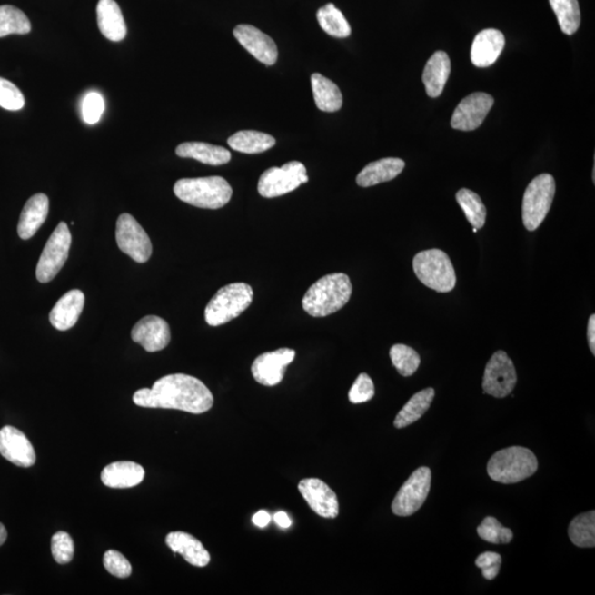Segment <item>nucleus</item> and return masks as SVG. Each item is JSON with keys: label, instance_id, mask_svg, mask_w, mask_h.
I'll return each instance as SVG.
<instances>
[{"label": "nucleus", "instance_id": "nucleus-1", "mask_svg": "<svg viewBox=\"0 0 595 595\" xmlns=\"http://www.w3.org/2000/svg\"><path fill=\"white\" fill-rule=\"evenodd\" d=\"M133 401L139 407L178 410L194 415L209 412L214 403L204 382L185 374L164 376L152 388L134 392Z\"/></svg>", "mask_w": 595, "mask_h": 595}, {"label": "nucleus", "instance_id": "nucleus-2", "mask_svg": "<svg viewBox=\"0 0 595 595\" xmlns=\"http://www.w3.org/2000/svg\"><path fill=\"white\" fill-rule=\"evenodd\" d=\"M353 287L348 275L343 273H330L308 289L302 299V308L312 317H328L350 302Z\"/></svg>", "mask_w": 595, "mask_h": 595}, {"label": "nucleus", "instance_id": "nucleus-3", "mask_svg": "<svg viewBox=\"0 0 595 595\" xmlns=\"http://www.w3.org/2000/svg\"><path fill=\"white\" fill-rule=\"evenodd\" d=\"M174 193L178 199L196 208L217 210L229 203L233 190L224 178L214 175L178 180Z\"/></svg>", "mask_w": 595, "mask_h": 595}, {"label": "nucleus", "instance_id": "nucleus-4", "mask_svg": "<svg viewBox=\"0 0 595 595\" xmlns=\"http://www.w3.org/2000/svg\"><path fill=\"white\" fill-rule=\"evenodd\" d=\"M538 469L536 455L530 449L511 447L500 450L488 463L491 480L501 484H515L534 475Z\"/></svg>", "mask_w": 595, "mask_h": 595}, {"label": "nucleus", "instance_id": "nucleus-5", "mask_svg": "<svg viewBox=\"0 0 595 595\" xmlns=\"http://www.w3.org/2000/svg\"><path fill=\"white\" fill-rule=\"evenodd\" d=\"M253 292L250 284L234 283L221 288L206 305L204 317L211 327H220L240 315L250 307Z\"/></svg>", "mask_w": 595, "mask_h": 595}, {"label": "nucleus", "instance_id": "nucleus-6", "mask_svg": "<svg viewBox=\"0 0 595 595\" xmlns=\"http://www.w3.org/2000/svg\"><path fill=\"white\" fill-rule=\"evenodd\" d=\"M412 267L419 281L434 292L450 293L457 284L451 261L446 253L437 248L418 253Z\"/></svg>", "mask_w": 595, "mask_h": 595}, {"label": "nucleus", "instance_id": "nucleus-7", "mask_svg": "<svg viewBox=\"0 0 595 595\" xmlns=\"http://www.w3.org/2000/svg\"><path fill=\"white\" fill-rule=\"evenodd\" d=\"M556 194V181L550 174L531 181L522 199V223L526 230L536 231L550 213Z\"/></svg>", "mask_w": 595, "mask_h": 595}, {"label": "nucleus", "instance_id": "nucleus-8", "mask_svg": "<svg viewBox=\"0 0 595 595\" xmlns=\"http://www.w3.org/2000/svg\"><path fill=\"white\" fill-rule=\"evenodd\" d=\"M307 169L303 164L291 162L283 167L266 170L258 181V193L263 198L273 199L282 196L308 183Z\"/></svg>", "mask_w": 595, "mask_h": 595}, {"label": "nucleus", "instance_id": "nucleus-9", "mask_svg": "<svg viewBox=\"0 0 595 595\" xmlns=\"http://www.w3.org/2000/svg\"><path fill=\"white\" fill-rule=\"evenodd\" d=\"M72 236L69 226L64 222H61L55 227L41 253L37 272H35L40 283H50L58 275L69 257Z\"/></svg>", "mask_w": 595, "mask_h": 595}, {"label": "nucleus", "instance_id": "nucleus-10", "mask_svg": "<svg viewBox=\"0 0 595 595\" xmlns=\"http://www.w3.org/2000/svg\"><path fill=\"white\" fill-rule=\"evenodd\" d=\"M431 486V469L427 467L417 469L398 491L392 504V513L402 517L415 514L426 501Z\"/></svg>", "mask_w": 595, "mask_h": 595}, {"label": "nucleus", "instance_id": "nucleus-11", "mask_svg": "<svg viewBox=\"0 0 595 595\" xmlns=\"http://www.w3.org/2000/svg\"><path fill=\"white\" fill-rule=\"evenodd\" d=\"M116 241L119 250L125 253L134 262H148L153 253V244L147 233L131 214L124 213L118 217Z\"/></svg>", "mask_w": 595, "mask_h": 595}, {"label": "nucleus", "instance_id": "nucleus-12", "mask_svg": "<svg viewBox=\"0 0 595 595\" xmlns=\"http://www.w3.org/2000/svg\"><path fill=\"white\" fill-rule=\"evenodd\" d=\"M516 382L517 372L513 361L505 351L496 352L485 367L483 392L496 398H505L511 394Z\"/></svg>", "mask_w": 595, "mask_h": 595}, {"label": "nucleus", "instance_id": "nucleus-13", "mask_svg": "<svg viewBox=\"0 0 595 595\" xmlns=\"http://www.w3.org/2000/svg\"><path fill=\"white\" fill-rule=\"evenodd\" d=\"M494 105V98L486 93L476 92L463 98L455 108L451 118V126L458 131H475L482 125L491 108Z\"/></svg>", "mask_w": 595, "mask_h": 595}, {"label": "nucleus", "instance_id": "nucleus-14", "mask_svg": "<svg viewBox=\"0 0 595 595\" xmlns=\"http://www.w3.org/2000/svg\"><path fill=\"white\" fill-rule=\"evenodd\" d=\"M294 357L296 352L292 349H279L258 356L252 365L253 379L263 386L278 385Z\"/></svg>", "mask_w": 595, "mask_h": 595}, {"label": "nucleus", "instance_id": "nucleus-15", "mask_svg": "<svg viewBox=\"0 0 595 595\" xmlns=\"http://www.w3.org/2000/svg\"><path fill=\"white\" fill-rule=\"evenodd\" d=\"M300 493L315 514L324 519H336L339 515V501L336 494L322 480L310 478L300 481Z\"/></svg>", "mask_w": 595, "mask_h": 595}, {"label": "nucleus", "instance_id": "nucleus-16", "mask_svg": "<svg viewBox=\"0 0 595 595\" xmlns=\"http://www.w3.org/2000/svg\"><path fill=\"white\" fill-rule=\"evenodd\" d=\"M234 37L253 58L268 66L276 64L278 49L269 35L251 25H238L234 29Z\"/></svg>", "mask_w": 595, "mask_h": 595}, {"label": "nucleus", "instance_id": "nucleus-17", "mask_svg": "<svg viewBox=\"0 0 595 595\" xmlns=\"http://www.w3.org/2000/svg\"><path fill=\"white\" fill-rule=\"evenodd\" d=\"M0 454L20 468L33 467L37 459L29 439L13 426L0 429Z\"/></svg>", "mask_w": 595, "mask_h": 595}, {"label": "nucleus", "instance_id": "nucleus-18", "mask_svg": "<svg viewBox=\"0 0 595 595\" xmlns=\"http://www.w3.org/2000/svg\"><path fill=\"white\" fill-rule=\"evenodd\" d=\"M134 342L141 344L144 350L154 353L167 348L172 340L167 321L157 315H147L139 320L132 330Z\"/></svg>", "mask_w": 595, "mask_h": 595}, {"label": "nucleus", "instance_id": "nucleus-19", "mask_svg": "<svg viewBox=\"0 0 595 595\" xmlns=\"http://www.w3.org/2000/svg\"><path fill=\"white\" fill-rule=\"evenodd\" d=\"M505 46L503 33L498 29H484L474 38L471 61L475 66L489 67L500 58Z\"/></svg>", "mask_w": 595, "mask_h": 595}, {"label": "nucleus", "instance_id": "nucleus-20", "mask_svg": "<svg viewBox=\"0 0 595 595\" xmlns=\"http://www.w3.org/2000/svg\"><path fill=\"white\" fill-rule=\"evenodd\" d=\"M85 296L79 289L66 293L50 312V322L56 330L74 328L84 309Z\"/></svg>", "mask_w": 595, "mask_h": 595}, {"label": "nucleus", "instance_id": "nucleus-21", "mask_svg": "<svg viewBox=\"0 0 595 595\" xmlns=\"http://www.w3.org/2000/svg\"><path fill=\"white\" fill-rule=\"evenodd\" d=\"M165 543L174 552L180 553L190 565L203 568L208 566L211 561L210 553L202 545V542L186 532H170L165 537Z\"/></svg>", "mask_w": 595, "mask_h": 595}, {"label": "nucleus", "instance_id": "nucleus-22", "mask_svg": "<svg viewBox=\"0 0 595 595\" xmlns=\"http://www.w3.org/2000/svg\"><path fill=\"white\" fill-rule=\"evenodd\" d=\"M96 13L98 28L106 39L114 43L125 39L127 35L125 19L115 0H100Z\"/></svg>", "mask_w": 595, "mask_h": 595}, {"label": "nucleus", "instance_id": "nucleus-23", "mask_svg": "<svg viewBox=\"0 0 595 595\" xmlns=\"http://www.w3.org/2000/svg\"><path fill=\"white\" fill-rule=\"evenodd\" d=\"M49 199L44 193L35 194L25 203L20 214L18 235L22 240H29L45 223L49 214Z\"/></svg>", "mask_w": 595, "mask_h": 595}, {"label": "nucleus", "instance_id": "nucleus-24", "mask_svg": "<svg viewBox=\"0 0 595 595\" xmlns=\"http://www.w3.org/2000/svg\"><path fill=\"white\" fill-rule=\"evenodd\" d=\"M101 479L108 488H134L143 482L144 470L142 465L131 461L114 462L102 471Z\"/></svg>", "mask_w": 595, "mask_h": 595}, {"label": "nucleus", "instance_id": "nucleus-25", "mask_svg": "<svg viewBox=\"0 0 595 595\" xmlns=\"http://www.w3.org/2000/svg\"><path fill=\"white\" fill-rule=\"evenodd\" d=\"M450 72L451 62L449 55L444 51L434 53L428 60L422 74V82L429 96L434 98L442 94Z\"/></svg>", "mask_w": 595, "mask_h": 595}, {"label": "nucleus", "instance_id": "nucleus-26", "mask_svg": "<svg viewBox=\"0 0 595 595\" xmlns=\"http://www.w3.org/2000/svg\"><path fill=\"white\" fill-rule=\"evenodd\" d=\"M405 162L400 158H384L371 163L357 174L356 183L362 188L387 183L400 175Z\"/></svg>", "mask_w": 595, "mask_h": 595}, {"label": "nucleus", "instance_id": "nucleus-27", "mask_svg": "<svg viewBox=\"0 0 595 595\" xmlns=\"http://www.w3.org/2000/svg\"><path fill=\"white\" fill-rule=\"evenodd\" d=\"M175 154L181 158H191L210 165H222L231 162V153L224 147L214 144L191 142L179 144Z\"/></svg>", "mask_w": 595, "mask_h": 595}, {"label": "nucleus", "instance_id": "nucleus-28", "mask_svg": "<svg viewBox=\"0 0 595 595\" xmlns=\"http://www.w3.org/2000/svg\"><path fill=\"white\" fill-rule=\"evenodd\" d=\"M312 86L315 105L320 111L338 112L343 105V96L334 82L319 74L312 75Z\"/></svg>", "mask_w": 595, "mask_h": 595}, {"label": "nucleus", "instance_id": "nucleus-29", "mask_svg": "<svg viewBox=\"0 0 595 595\" xmlns=\"http://www.w3.org/2000/svg\"><path fill=\"white\" fill-rule=\"evenodd\" d=\"M232 149L243 154H261L275 146L276 139L271 134L256 131H241L227 141Z\"/></svg>", "mask_w": 595, "mask_h": 595}, {"label": "nucleus", "instance_id": "nucleus-30", "mask_svg": "<svg viewBox=\"0 0 595 595\" xmlns=\"http://www.w3.org/2000/svg\"><path fill=\"white\" fill-rule=\"evenodd\" d=\"M433 398L434 390L431 387L413 395L398 413L394 422L395 427L397 429L406 428L419 421L431 408Z\"/></svg>", "mask_w": 595, "mask_h": 595}, {"label": "nucleus", "instance_id": "nucleus-31", "mask_svg": "<svg viewBox=\"0 0 595 595\" xmlns=\"http://www.w3.org/2000/svg\"><path fill=\"white\" fill-rule=\"evenodd\" d=\"M320 27L325 33L335 38H348L351 35V25L344 15L333 4L321 7L317 14Z\"/></svg>", "mask_w": 595, "mask_h": 595}, {"label": "nucleus", "instance_id": "nucleus-32", "mask_svg": "<svg viewBox=\"0 0 595 595\" xmlns=\"http://www.w3.org/2000/svg\"><path fill=\"white\" fill-rule=\"evenodd\" d=\"M550 3L562 33L568 35L576 34L581 23L578 0H550Z\"/></svg>", "mask_w": 595, "mask_h": 595}, {"label": "nucleus", "instance_id": "nucleus-33", "mask_svg": "<svg viewBox=\"0 0 595 595\" xmlns=\"http://www.w3.org/2000/svg\"><path fill=\"white\" fill-rule=\"evenodd\" d=\"M569 537L573 545L580 548L595 546V511L579 515L569 526Z\"/></svg>", "mask_w": 595, "mask_h": 595}, {"label": "nucleus", "instance_id": "nucleus-34", "mask_svg": "<svg viewBox=\"0 0 595 595\" xmlns=\"http://www.w3.org/2000/svg\"><path fill=\"white\" fill-rule=\"evenodd\" d=\"M30 31V20L22 10L10 5L0 6V38L9 35H27Z\"/></svg>", "mask_w": 595, "mask_h": 595}, {"label": "nucleus", "instance_id": "nucleus-35", "mask_svg": "<svg viewBox=\"0 0 595 595\" xmlns=\"http://www.w3.org/2000/svg\"><path fill=\"white\" fill-rule=\"evenodd\" d=\"M457 201L468 221L475 229H482L486 221V208L480 196L469 189L458 191Z\"/></svg>", "mask_w": 595, "mask_h": 595}, {"label": "nucleus", "instance_id": "nucleus-36", "mask_svg": "<svg viewBox=\"0 0 595 595\" xmlns=\"http://www.w3.org/2000/svg\"><path fill=\"white\" fill-rule=\"evenodd\" d=\"M390 356L392 365L396 367L402 376L405 377L415 374L421 362L417 352L405 344L392 346Z\"/></svg>", "mask_w": 595, "mask_h": 595}, {"label": "nucleus", "instance_id": "nucleus-37", "mask_svg": "<svg viewBox=\"0 0 595 595\" xmlns=\"http://www.w3.org/2000/svg\"><path fill=\"white\" fill-rule=\"evenodd\" d=\"M478 534L483 540L495 543V545H500V543H509L513 540V531L507 529L501 524V522L495 519V517L488 516L478 527Z\"/></svg>", "mask_w": 595, "mask_h": 595}, {"label": "nucleus", "instance_id": "nucleus-38", "mask_svg": "<svg viewBox=\"0 0 595 595\" xmlns=\"http://www.w3.org/2000/svg\"><path fill=\"white\" fill-rule=\"evenodd\" d=\"M51 551L56 562L66 565L74 557V542L67 532L58 531L51 540Z\"/></svg>", "mask_w": 595, "mask_h": 595}, {"label": "nucleus", "instance_id": "nucleus-39", "mask_svg": "<svg viewBox=\"0 0 595 595\" xmlns=\"http://www.w3.org/2000/svg\"><path fill=\"white\" fill-rule=\"evenodd\" d=\"M104 98H103L100 93H87L82 102L83 121L89 124V125H94V124L100 122L103 113H104Z\"/></svg>", "mask_w": 595, "mask_h": 595}, {"label": "nucleus", "instance_id": "nucleus-40", "mask_svg": "<svg viewBox=\"0 0 595 595\" xmlns=\"http://www.w3.org/2000/svg\"><path fill=\"white\" fill-rule=\"evenodd\" d=\"M25 106L22 91L14 83L0 77V107L7 111H19Z\"/></svg>", "mask_w": 595, "mask_h": 595}, {"label": "nucleus", "instance_id": "nucleus-41", "mask_svg": "<svg viewBox=\"0 0 595 595\" xmlns=\"http://www.w3.org/2000/svg\"><path fill=\"white\" fill-rule=\"evenodd\" d=\"M103 563L108 572L114 577L125 579L131 577L132 565L127 559L116 550H108L103 557Z\"/></svg>", "mask_w": 595, "mask_h": 595}, {"label": "nucleus", "instance_id": "nucleus-42", "mask_svg": "<svg viewBox=\"0 0 595 595\" xmlns=\"http://www.w3.org/2000/svg\"><path fill=\"white\" fill-rule=\"evenodd\" d=\"M375 395L374 382L365 372L359 375L351 387L349 400L352 403H363L372 400Z\"/></svg>", "mask_w": 595, "mask_h": 595}, {"label": "nucleus", "instance_id": "nucleus-43", "mask_svg": "<svg viewBox=\"0 0 595 595\" xmlns=\"http://www.w3.org/2000/svg\"><path fill=\"white\" fill-rule=\"evenodd\" d=\"M475 565L482 570L486 580H494L500 572L501 557L496 552H484L476 558Z\"/></svg>", "mask_w": 595, "mask_h": 595}, {"label": "nucleus", "instance_id": "nucleus-44", "mask_svg": "<svg viewBox=\"0 0 595 595\" xmlns=\"http://www.w3.org/2000/svg\"><path fill=\"white\" fill-rule=\"evenodd\" d=\"M271 521L272 516L266 511H257V513L253 517V525L260 527V529H265Z\"/></svg>", "mask_w": 595, "mask_h": 595}, {"label": "nucleus", "instance_id": "nucleus-45", "mask_svg": "<svg viewBox=\"0 0 595 595\" xmlns=\"http://www.w3.org/2000/svg\"><path fill=\"white\" fill-rule=\"evenodd\" d=\"M588 341H589V346L590 350H591L592 354H595V315L592 314L591 317L589 318V324H588Z\"/></svg>", "mask_w": 595, "mask_h": 595}, {"label": "nucleus", "instance_id": "nucleus-46", "mask_svg": "<svg viewBox=\"0 0 595 595\" xmlns=\"http://www.w3.org/2000/svg\"><path fill=\"white\" fill-rule=\"evenodd\" d=\"M273 521H275L279 527H282V529L284 530H287L292 526L291 517H289L287 513H284V511H278V513L273 515Z\"/></svg>", "mask_w": 595, "mask_h": 595}, {"label": "nucleus", "instance_id": "nucleus-47", "mask_svg": "<svg viewBox=\"0 0 595 595\" xmlns=\"http://www.w3.org/2000/svg\"><path fill=\"white\" fill-rule=\"evenodd\" d=\"M7 540V531L5 529V526L0 522V547H2L5 541Z\"/></svg>", "mask_w": 595, "mask_h": 595}, {"label": "nucleus", "instance_id": "nucleus-48", "mask_svg": "<svg viewBox=\"0 0 595 595\" xmlns=\"http://www.w3.org/2000/svg\"><path fill=\"white\" fill-rule=\"evenodd\" d=\"M478 231H479L478 229H475V227H473V232H474V233H476V232H478Z\"/></svg>", "mask_w": 595, "mask_h": 595}]
</instances>
